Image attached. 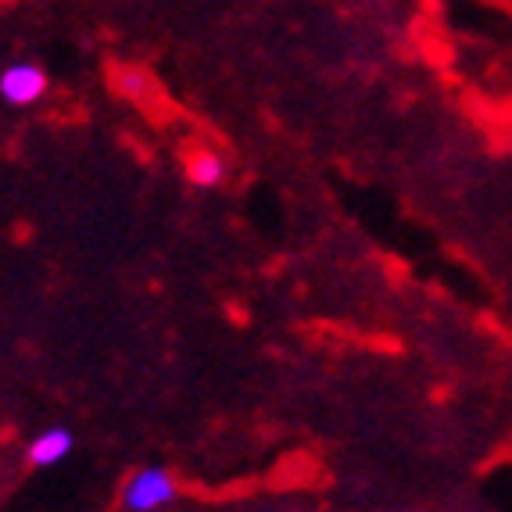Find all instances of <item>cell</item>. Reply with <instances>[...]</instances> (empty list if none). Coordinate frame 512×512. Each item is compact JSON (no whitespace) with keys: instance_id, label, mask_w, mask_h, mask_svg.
Here are the masks:
<instances>
[{"instance_id":"1","label":"cell","mask_w":512,"mask_h":512,"mask_svg":"<svg viewBox=\"0 0 512 512\" xmlns=\"http://www.w3.org/2000/svg\"><path fill=\"white\" fill-rule=\"evenodd\" d=\"M180 498V484L162 466H147L137 470L122 487V509L126 512H158Z\"/></svg>"},{"instance_id":"2","label":"cell","mask_w":512,"mask_h":512,"mask_svg":"<svg viewBox=\"0 0 512 512\" xmlns=\"http://www.w3.org/2000/svg\"><path fill=\"white\" fill-rule=\"evenodd\" d=\"M43 94H47V72H43L40 65L22 61V65L4 69V76H0V97L8 104H15V108H29V104H36Z\"/></svg>"},{"instance_id":"3","label":"cell","mask_w":512,"mask_h":512,"mask_svg":"<svg viewBox=\"0 0 512 512\" xmlns=\"http://www.w3.org/2000/svg\"><path fill=\"white\" fill-rule=\"evenodd\" d=\"M72 452V434L65 427H47L29 444V462L33 466H58Z\"/></svg>"},{"instance_id":"4","label":"cell","mask_w":512,"mask_h":512,"mask_svg":"<svg viewBox=\"0 0 512 512\" xmlns=\"http://www.w3.org/2000/svg\"><path fill=\"white\" fill-rule=\"evenodd\" d=\"M111 83H115V90H119L122 97H129V101H140V104L154 94L151 76H147L144 69H137V65H119V69L111 72Z\"/></svg>"},{"instance_id":"5","label":"cell","mask_w":512,"mask_h":512,"mask_svg":"<svg viewBox=\"0 0 512 512\" xmlns=\"http://www.w3.org/2000/svg\"><path fill=\"white\" fill-rule=\"evenodd\" d=\"M187 176L197 187H219V183L226 180V162H222V154H215V151H197L187 165Z\"/></svg>"},{"instance_id":"6","label":"cell","mask_w":512,"mask_h":512,"mask_svg":"<svg viewBox=\"0 0 512 512\" xmlns=\"http://www.w3.org/2000/svg\"><path fill=\"white\" fill-rule=\"evenodd\" d=\"M4 4H11V0H0V8H4Z\"/></svg>"}]
</instances>
